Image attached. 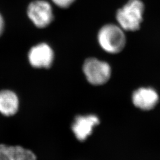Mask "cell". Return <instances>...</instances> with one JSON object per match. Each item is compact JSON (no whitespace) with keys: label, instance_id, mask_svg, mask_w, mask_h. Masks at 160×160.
<instances>
[{"label":"cell","instance_id":"obj_1","mask_svg":"<svg viewBox=\"0 0 160 160\" xmlns=\"http://www.w3.org/2000/svg\"><path fill=\"white\" fill-rule=\"evenodd\" d=\"M144 5L141 0H129L116 13L120 27L126 31L139 30L143 20Z\"/></svg>","mask_w":160,"mask_h":160},{"label":"cell","instance_id":"obj_2","mask_svg":"<svg viewBox=\"0 0 160 160\" xmlns=\"http://www.w3.org/2000/svg\"><path fill=\"white\" fill-rule=\"evenodd\" d=\"M100 45L105 51L118 53L126 44V37L123 29L114 24H107L100 30L98 34Z\"/></svg>","mask_w":160,"mask_h":160},{"label":"cell","instance_id":"obj_3","mask_svg":"<svg viewBox=\"0 0 160 160\" xmlns=\"http://www.w3.org/2000/svg\"><path fill=\"white\" fill-rule=\"evenodd\" d=\"M83 71L88 81L94 86L105 84L111 75L109 64L96 58L86 59L83 65Z\"/></svg>","mask_w":160,"mask_h":160},{"label":"cell","instance_id":"obj_4","mask_svg":"<svg viewBox=\"0 0 160 160\" xmlns=\"http://www.w3.org/2000/svg\"><path fill=\"white\" fill-rule=\"evenodd\" d=\"M28 16L34 25L39 28L49 26L53 19L51 4L44 0L32 2L28 8Z\"/></svg>","mask_w":160,"mask_h":160},{"label":"cell","instance_id":"obj_5","mask_svg":"<svg viewBox=\"0 0 160 160\" xmlns=\"http://www.w3.org/2000/svg\"><path fill=\"white\" fill-rule=\"evenodd\" d=\"M29 62L37 68H49L53 63L54 53L46 43H40L31 48L29 52Z\"/></svg>","mask_w":160,"mask_h":160},{"label":"cell","instance_id":"obj_6","mask_svg":"<svg viewBox=\"0 0 160 160\" xmlns=\"http://www.w3.org/2000/svg\"><path fill=\"white\" fill-rule=\"evenodd\" d=\"M98 123L99 119L95 115L78 116L75 119L72 129L77 138L80 141H83L92 134L94 126Z\"/></svg>","mask_w":160,"mask_h":160},{"label":"cell","instance_id":"obj_7","mask_svg":"<svg viewBox=\"0 0 160 160\" xmlns=\"http://www.w3.org/2000/svg\"><path fill=\"white\" fill-rule=\"evenodd\" d=\"M158 100L157 92L151 88H139L132 95V101L134 105L144 110L153 109L157 105Z\"/></svg>","mask_w":160,"mask_h":160},{"label":"cell","instance_id":"obj_8","mask_svg":"<svg viewBox=\"0 0 160 160\" xmlns=\"http://www.w3.org/2000/svg\"><path fill=\"white\" fill-rule=\"evenodd\" d=\"M0 160H36L33 152L20 146L0 144Z\"/></svg>","mask_w":160,"mask_h":160},{"label":"cell","instance_id":"obj_9","mask_svg":"<svg viewBox=\"0 0 160 160\" xmlns=\"http://www.w3.org/2000/svg\"><path fill=\"white\" fill-rule=\"evenodd\" d=\"M19 101L15 92L10 90L0 92V113L10 116L16 114L18 111Z\"/></svg>","mask_w":160,"mask_h":160},{"label":"cell","instance_id":"obj_10","mask_svg":"<svg viewBox=\"0 0 160 160\" xmlns=\"http://www.w3.org/2000/svg\"><path fill=\"white\" fill-rule=\"evenodd\" d=\"M53 2L61 8H67L71 6L75 0H52Z\"/></svg>","mask_w":160,"mask_h":160},{"label":"cell","instance_id":"obj_11","mask_svg":"<svg viewBox=\"0 0 160 160\" xmlns=\"http://www.w3.org/2000/svg\"><path fill=\"white\" fill-rule=\"evenodd\" d=\"M4 19L2 17L1 14H0V36L2 34L3 31H4Z\"/></svg>","mask_w":160,"mask_h":160}]
</instances>
